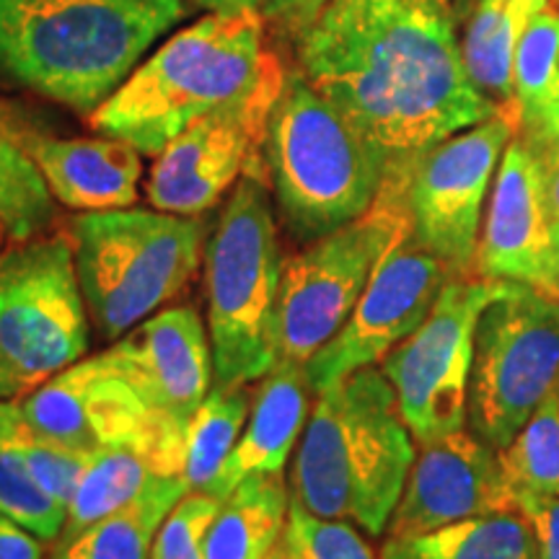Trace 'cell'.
Returning <instances> with one entry per match:
<instances>
[{"mask_svg":"<svg viewBox=\"0 0 559 559\" xmlns=\"http://www.w3.org/2000/svg\"><path fill=\"white\" fill-rule=\"evenodd\" d=\"M194 3L210 13H251L260 11L264 0H194Z\"/></svg>","mask_w":559,"mask_h":559,"instance_id":"cell-38","label":"cell"},{"mask_svg":"<svg viewBox=\"0 0 559 559\" xmlns=\"http://www.w3.org/2000/svg\"><path fill=\"white\" fill-rule=\"evenodd\" d=\"M275 62L260 11L207 13L140 62L91 115V128L158 156L190 124L260 86Z\"/></svg>","mask_w":559,"mask_h":559,"instance_id":"cell-4","label":"cell"},{"mask_svg":"<svg viewBox=\"0 0 559 559\" xmlns=\"http://www.w3.org/2000/svg\"><path fill=\"white\" fill-rule=\"evenodd\" d=\"M290 513L283 477L241 481L210 523L205 559H277Z\"/></svg>","mask_w":559,"mask_h":559,"instance_id":"cell-21","label":"cell"},{"mask_svg":"<svg viewBox=\"0 0 559 559\" xmlns=\"http://www.w3.org/2000/svg\"><path fill=\"white\" fill-rule=\"evenodd\" d=\"M474 272L477 277L521 283L555 296L551 213L544 174L534 148L519 132L500 158Z\"/></svg>","mask_w":559,"mask_h":559,"instance_id":"cell-18","label":"cell"},{"mask_svg":"<svg viewBox=\"0 0 559 559\" xmlns=\"http://www.w3.org/2000/svg\"><path fill=\"white\" fill-rule=\"evenodd\" d=\"M34 132L24 111L0 99V223L11 241L34 239L55 218V198L29 153Z\"/></svg>","mask_w":559,"mask_h":559,"instance_id":"cell-23","label":"cell"},{"mask_svg":"<svg viewBox=\"0 0 559 559\" xmlns=\"http://www.w3.org/2000/svg\"><path fill=\"white\" fill-rule=\"evenodd\" d=\"M330 0H264V11L293 34H304Z\"/></svg>","mask_w":559,"mask_h":559,"instance_id":"cell-36","label":"cell"},{"mask_svg":"<svg viewBox=\"0 0 559 559\" xmlns=\"http://www.w3.org/2000/svg\"><path fill=\"white\" fill-rule=\"evenodd\" d=\"M16 402L32 428L68 449L86 456L145 449L181 472L187 430L158 417L102 353L73 362Z\"/></svg>","mask_w":559,"mask_h":559,"instance_id":"cell-13","label":"cell"},{"mask_svg":"<svg viewBox=\"0 0 559 559\" xmlns=\"http://www.w3.org/2000/svg\"><path fill=\"white\" fill-rule=\"evenodd\" d=\"M551 280H555V298H559V218L551 221Z\"/></svg>","mask_w":559,"mask_h":559,"instance_id":"cell-40","label":"cell"},{"mask_svg":"<svg viewBox=\"0 0 559 559\" xmlns=\"http://www.w3.org/2000/svg\"><path fill=\"white\" fill-rule=\"evenodd\" d=\"M508 510H515V495L498 449L464 428L423 443L386 531L402 539Z\"/></svg>","mask_w":559,"mask_h":559,"instance_id":"cell-16","label":"cell"},{"mask_svg":"<svg viewBox=\"0 0 559 559\" xmlns=\"http://www.w3.org/2000/svg\"><path fill=\"white\" fill-rule=\"evenodd\" d=\"M68 239L91 324L109 342L177 298L205 257L200 223L156 207L81 213Z\"/></svg>","mask_w":559,"mask_h":559,"instance_id":"cell-7","label":"cell"},{"mask_svg":"<svg viewBox=\"0 0 559 559\" xmlns=\"http://www.w3.org/2000/svg\"><path fill=\"white\" fill-rule=\"evenodd\" d=\"M187 16V0H0V73L94 115Z\"/></svg>","mask_w":559,"mask_h":559,"instance_id":"cell-2","label":"cell"},{"mask_svg":"<svg viewBox=\"0 0 559 559\" xmlns=\"http://www.w3.org/2000/svg\"><path fill=\"white\" fill-rule=\"evenodd\" d=\"M0 400H16V394H13L11 383L5 381L3 373H0Z\"/></svg>","mask_w":559,"mask_h":559,"instance_id":"cell-42","label":"cell"},{"mask_svg":"<svg viewBox=\"0 0 559 559\" xmlns=\"http://www.w3.org/2000/svg\"><path fill=\"white\" fill-rule=\"evenodd\" d=\"M283 79L285 70L275 62L254 91L179 132L151 169L145 185L151 205L185 218L218 205L249 166L262 160L264 132Z\"/></svg>","mask_w":559,"mask_h":559,"instance_id":"cell-14","label":"cell"},{"mask_svg":"<svg viewBox=\"0 0 559 559\" xmlns=\"http://www.w3.org/2000/svg\"><path fill=\"white\" fill-rule=\"evenodd\" d=\"M102 355L158 417L181 430H187L215 383L210 332L192 306L153 313Z\"/></svg>","mask_w":559,"mask_h":559,"instance_id":"cell-17","label":"cell"},{"mask_svg":"<svg viewBox=\"0 0 559 559\" xmlns=\"http://www.w3.org/2000/svg\"><path fill=\"white\" fill-rule=\"evenodd\" d=\"M309 389L311 383L300 362L285 358L275 362L251 400L239 443L207 487V495L226 500L251 477H283L309 419Z\"/></svg>","mask_w":559,"mask_h":559,"instance_id":"cell-20","label":"cell"},{"mask_svg":"<svg viewBox=\"0 0 559 559\" xmlns=\"http://www.w3.org/2000/svg\"><path fill=\"white\" fill-rule=\"evenodd\" d=\"M298 60L386 177L500 109L466 70L451 0H330L298 37Z\"/></svg>","mask_w":559,"mask_h":559,"instance_id":"cell-1","label":"cell"},{"mask_svg":"<svg viewBox=\"0 0 559 559\" xmlns=\"http://www.w3.org/2000/svg\"><path fill=\"white\" fill-rule=\"evenodd\" d=\"M264 169L293 239L311 243L366 215L386 166L298 70H285L264 132Z\"/></svg>","mask_w":559,"mask_h":559,"instance_id":"cell-5","label":"cell"},{"mask_svg":"<svg viewBox=\"0 0 559 559\" xmlns=\"http://www.w3.org/2000/svg\"><path fill=\"white\" fill-rule=\"evenodd\" d=\"M285 547L293 559H379L347 521L319 519L293 498Z\"/></svg>","mask_w":559,"mask_h":559,"instance_id":"cell-32","label":"cell"},{"mask_svg":"<svg viewBox=\"0 0 559 559\" xmlns=\"http://www.w3.org/2000/svg\"><path fill=\"white\" fill-rule=\"evenodd\" d=\"M515 510L534 528L539 559H559V498H555V495L515 492Z\"/></svg>","mask_w":559,"mask_h":559,"instance_id":"cell-34","label":"cell"},{"mask_svg":"<svg viewBox=\"0 0 559 559\" xmlns=\"http://www.w3.org/2000/svg\"><path fill=\"white\" fill-rule=\"evenodd\" d=\"M277 559H293L288 547H285V539H283V547H280V551H277Z\"/></svg>","mask_w":559,"mask_h":559,"instance_id":"cell-43","label":"cell"},{"mask_svg":"<svg viewBox=\"0 0 559 559\" xmlns=\"http://www.w3.org/2000/svg\"><path fill=\"white\" fill-rule=\"evenodd\" d=\"M29 153L52 198L70 210L102 213L138 202L143 153L117 138H52L37 130Z\"/></svg>","mask_w":559,"mask_h":559,"instance_id":"cell-19","label":"cell"},{"mask_svg":"<svg viewBox=\"0 0 559 559\" xmlns=\"http://www.w3.org/2000/svg\"><path fill=\"white\" fill-rule=\"evenodd\" d=\"M415 438L381 368L319 391L293 464L290 498L319 519L389 528L415 464Z\"/></svg>","mask_w":559,"mask_h":559,"instance_id":"cell-3","label":"cell"},{"mask_svg":"<svg viewBox=\"0 0 559 559\" xmlns=\"http://www.w3.org/2000/svg\"><path fill=\"white\" fill-rule=\"evenodd\" d=\"M515 102L523 122L539 117L544 109L559 102V13H536L528 21L519 41L513 70Z\"/></svg>","mask_w":559,"mask_h":559,"instance_id":"cell-30","label":"cell"},{"mask_svg":"<svg viewBox=\"0 0 559 559\" xmlns=\"http://www.w3.org/2000/svg\"><path fill=\"white\" fill-rule=\"evenodd\" d=\"M0 515L16 521L47 544L60 539L68 508L55 500L16 456L0 451Z\"/></svg>","mask_w":559,"mask_h":559,"instance_id":"cell-31","label":"cell"},{"mask_svg":"<svg viewBox=\"0 0 559 559\" xmlns=\"http://www.w3.org/2000/svg\"><path fill=\"white\" fill-rule=\"evenodd\" d=\"M91 317L68 234L0 251V373L24 396L86 358Z\"/></svg>","mask_w":559,"mask_h":559,"instance_id":"cell-8","label":"cell"},{"mask_svg":"<svg viewBox=\"0 0 559 559\" xmlns=\"http://www.w3.org/2000/svg\"><path fill=\"white\" fill-rule=\"evenodd\" d=\"M523 11H526L528 19H534L536 13H542L549 5V0H515Z\"/></svg>","mask_w":559,"mask_h":559,"instance_id":"cell-41","label":"cell"},{"mask_svg":"<svg viewBox=\"0 0 559 559\" xmlns=\"http://www.w3.org/2000/svg\"><path fill=\"white\" fill-rule=\"evenodd\" d=\"M187 492L192 489L181 477H158L124 508L60 536L45 559H151L160 523Z\"/></svg>","mask_w":559,"mask_h":559,"instance_id":"cell-22","label":"cell"},{"mask_svg":"<svg viewBox=\"0 0 559 559\" xmlns=\"http://www.w3.org/2000/svg\"><path fill=\"white\" fill-rule=\"evenodd\" d=\"M510 285L506 280L451 277L428 319L381 360L404 423L419 445L464 430L477 324Z\"/></svg>","mask_w":559,"mask_h":559,"instance_id":"cell-11","label":"cell"},{"mask_svg":"<svg viewBox=\"0 0 559 559\" xmlns=\"http://www.w3.org/2000/svg\"><path fill=\"white\" fill-rule=\"evenodd\" d=\"M555 383L559 298L513 283L477 324L466 412L472 432L492 449H506Z\"/></svg>","mask_w":559,"mask_h":559,"instance_id":"cell-10","label":"cell"},{"mask_svg":"<svg viewBox=\"0 0 559 559\" xmlns=\"http://www.w3.org/2000/svg\"><path fill=\"white\" fill-rule=\"evenodd\" d=\"M5 239H11V236H9V230H5L3 223H0V243H3Z\"/></svg>","mask_w":559,"mask_h":559,"instance_id":"cell-44","label":"cell"},{"mask_svg":"<svg viewBox=\"0 0 559 559\" xmlns=\"http://www.w3.org/2000/svg\"><path fill=\"white\" fill-rule=\"evenodd\" d=\"M381 559H539V547L531 523L519 510H508L386 539Z\"/></svg>","mask_w":559,"mask_h":559,"instance_id":"cell-24","label":"cell"},{"mask_svg":"<svg viewBox=\"0 0 559 559\" xmlns=\"http://www.w3.org/2000/svg\"><path fill=\"white\" fill-rule=\"evenodd\" d=\"M251 412V394L243 386L213 383L205 402L194 412L185 432V461L181 479L192 492H207L213 479L239 443Z\"/></svg>","mask_w":559,"mask_h":559,"instance_id":"cell-27","label":"cell"},{"mask_svg":"<svg viewBox=\"0 0 559 559\" xmlns=\"http://www.w3.org/2000/svg\"><path fill=\"white\" fill-rule=\"evenodd\" d=\"M0 559H45V542L0 515Z\"/></svg>","mask_w":559,"mask_h":559,"instance_id":"cell-37","label":"cell"},{"mask_svg":"<svg viewBox=\"0 0 559 559\" xmlns=\"http://www.w3.org/2000/svg\"><path fill=\"white\" fill-rule=\"evenodd\" d=\"M404 185L407 177H386L366 215L311 241L300 254L283 262L277 304L280 358L306 366L342 330L383 249L409 228Z\"/></svg>","mask_w":559,"mask_h":559,"instance_id":"cell-9","label":"cell"},{"mask_svg":"<svg viewBox=\"0 0 559 559\" xmlns=\"http://www.w3.org/2000/svg\"><path fill=\"white\" fill-rule=\"evenodd\" d=\"M0 451L16 456L41 487L68 508L88 456L32 428L16 400H0Z\"/></svg>","mask_w":559,"mask_h":559,"instance_id":"cell-29","label":"cell"},{"mask_svg":"<svg viewBox=\"0 0 559 559\" xmlns=\"http://www.w3.org/2000/svg\"><path fill=\"white\" fill-rule=\"evenodd\" d=\"M523 130L528 132H539V135H549V138H559V102L551 104L542 111L539 117H534L531 122L521 124Z\"/></svg>","mask_w":559,"mask_h":559,"instance_id":"cell-39","label":"cell"},{"mask_svg":"<svg viewBox=\"0 0 559 559\" xmlns=\"http://www.w3.org/2000/svg\"><path fill=\"white\" fill-rule=\"evenodd\" d=\"M449 280V267L419 247L412 230L404 228L383 249L358 306L342 330L304 366L311 391L319 394L355 370L386 358L428 319Z\"/></svg>","mask_w":559,"mask_h":559,"instance_id":"cell-15","label":"cell"},{"mask_svg":"<svg viewBox=\"0 0 559 559\" xmlns=\"http://www.w3.org/2000/svg\"><path fill=\"white\" fill-rule=\"evenodd\" d=\"M277 223L260 164L249 166L205 247L207 332L215 383L243 386L280 360L277 304L283 280Z\"/></svg>","mask_w":559,"mask_h":559,"instance_id":"cell-6","label":"cell"},{"mask_svg":"<svg viewBox=\"0 0 559 559\" xmlns=\"http://www.w3.org/2000/svg\"><path fill=\"white\" fill-rule=\"evenodd\" d=\"M221 502L207 492H187L160 523L151 559H205V536Z\"/></svg>","mask_w":559,"mask_h":559,"instance_id":"cell-33","label":"cell"},{"mask_svg":"<svg viewBox=\"0 0 559 559\" xmlns=\"http://www.w3.org/2000/svg\"><path fill=\"white\" fill-rule=\"evenodd\" d=\"M521 124L519 102L506 104L489 120L445 138L412 164L404 185L409 230L451 277H474L489 181Z\"/></svg>","mask_w":559,"mask_h":559,"instance_id":"cell-12","label":"cell"},{"mask_svg":"<svg viewBox=\"0 0 559 559\" xmlns=\"http://www.w3.org/2000/svg\"><path fill=\"white\" fill-rule=\"evenodd\" d=\"M523 138L528 140V145L534 148L536 158H539L542 164L547 205H549L551 221H555L559 218V138L539 135V132H528V130H523Z\"/></svg>","mask_w":559,"mask_h":559,"instance_id":"cell-35","label":"cell"},{"mask_svg":"<svg viewBox=\"0 0 559 559\" xmlns=\"http://www.w3.org/2000/svg\"><path fill=\"white\" fill-rule=\"evenodd\" d=\"M528 21L515 0H477L461 41L474 86L498 107L515 104V52Z\"/></svg>","mask_w":559,"mask_h":559,"instance_id":"cell-26","label":"cell"},{"mask_svg":"<svg viewBox=\"0 0 559 559\" xmlns=\"http://www.w3.org/2000/svg\"><path fill=\"white\" fill-rule=\"evenodd\" d=\"M158 477H181L177 466L145 449H107L88 456L68 502V521L60 536L79 534L104 515L138 498Z\"/></svg>","mask_w":559,"mask_h":559,"instance_id":"cell-25","label":"cell"},{"mask_svg":"<svg viewBox=\"0 0 559 559\" xmlns=\"http://www.w3.org/2000/svg\"><path fill=\"white\" fill-rule=\"evenodd\" d=\"M502 474L515 492L559 498V383L544 396L528 423L498 451Z\"/></svg>","mask_w":559,"mask_h":559,"instance_id":"cell-28","label":"cell"}]
</instances>
